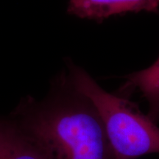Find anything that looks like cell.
<instances>
[{"label": "cell", "instance_id": "4", "mask_svg": "<svg viewBox=\"0 0 159 159\" xmlns=\"http://www.w3.org/2000/svg\"><path fill=\"white\" fill-rule=\"evenodd\" d=\"M0 159H42L9 116H0Z\"/></svg>", "mask_w": 159, "mask_h": 159}, {"label": "cell", "instance_id": "1", "mask_svg": "<svg viewBox=\"0 0 159 159\" xmlns=\"http://www.w3.org/2000/svg\"><path fill=\"white\" fill-rule=\"evenodd\" d=\"M8 116L42 159H116L98 111L69 74L44 98L22 97Z\"/></svg>", "mask_w": 159, "mask_h": 159}, {"label": "cell", "instance_id": "2", "mask_svg": "<svg viewBox=\"0 0 159 159\" xmlns=\"http://www.w3.org/2000/svg\"><path fill=\"white\" fill-rule=\"evenodd\" d=\"M69 75L75 86L97 108L116 159H137L159 153V128L139 107L122 96L101 88L80 67L70 63Z\"/></svg>", "mask_w": 159, "mask_h": 159}, {"label": "cell", "instance_id": "5", "mask_svg": "<svg viewBox=\"0 0 159 159\" xmlns=\"http://www.w3.org/2000/svg\"><path fill=\"white\" fill-rule=\"evenodd\" d=\"M138 89L150 105L148 116L155 122L159 120V57L151 66L129 75L122 87V94Z\"/></svg>", "mask_w": 159, "mask_h": 159}, {"label": "cell", "instance_id": "3", "mask_svg": "<svg viewBox=\"0 0 159 159\" xmlns=\"http://www.w3.org/2000/svg\"><path fill=\"white\" fill-rule=\"evenodd\" d=\"M159 0H69L68 13L83 19L102 20L127 12H156Z\"/></svg>", "mask_w": 159, "mask_h": 159}]
</instances>
